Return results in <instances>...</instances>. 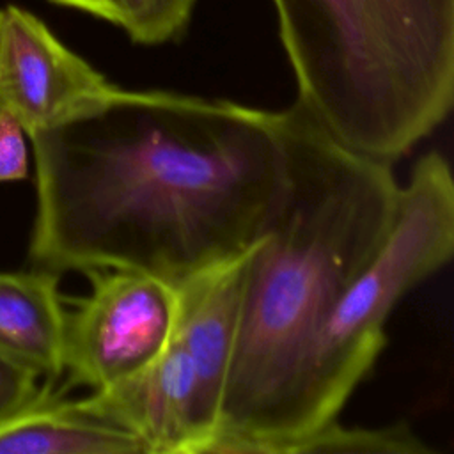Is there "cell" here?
<instances>
[{"label":"cell","mask_w":454,"mask_h":454,"mask_svg":"<svg viewBox=\"0 0 454 454\" xmlns=\"http://www.w3.org/2000/svg\"><path fill=\"white\" fill-rule=\"evenodd\" d=\"M0 454H147L128 429L92 413L44 383L20 411L0 422Z\"/></svg>","instance_id":"9c48e42d"},{"label":"cell","mask_w":454,"mask_h":454,"mask_svg":"<svg viewBox=\"0 0 454 454\" xmlns=\"http://www.w3.org/2000/svg\"><path fill=\"white\" fill-rule=\"evenodd\" d=\"M44 383L0 362V422L27 406Z\"/></svg>","instance_id":"4fadbf2b"},{"label":"cell","mask_w":454,"mask_h":454,"mask_svg":"<svg viewBox=\"0 0 454 454\" xmlns=\"http://www.w3.org/2000/svg\"><path fill=\"white\" fill-rule=\"evenodd\" d=\"M284 112L287 186L252 247L220 426L206 454L277 434L296 372L330 309L387 236L392 163L360 156L298 106Z\"/></svg>","instance_id":"7a4b0ae2"},{"label":"cell","mask_w":454,"mask_h":454,"mask_svg":"<svg viewBox=\"0 0 454 454\" xmlns=\"http://www.w3.org/2000/svg\"><path fill=\"white\" fill-rule=\"evenodd\" d=\"M28 176V137L21 124L0 112V183L23 181Z\"/></svg>","instance_id":"7c38bea8"},{"label":"cell","mask_w":454,"mask_h":454,"mask_svg":"<svg viewBox=\"0 0 454 454\" xmlns=\"http://www.w3.org/2000/svg\"><path fill=\"white\" fill-rule=\"evenodd\" d=\"M115 89L37 16L16 5L0 9V112L27 137L89 112Z\"/></svg>","instance_id":"8992f818"},{"label":"cell","mask_w":454,"mask_h":454,"mask_svg":"<svg viewBox=\"0 0 454 454\" xmlns=\"http://www.w3.org/2000/svg\"><path fill=\"white\" fill-rule=\"evenodd\" d=\"M53 2L89 12L92 16H98L105 21L117 25V7L114 0H53Z\"/></svg>","instance_id":"5bb4252c"},{"label":"cell","mask_w":454,"mask_h":454,"mask_svg":"<svg viewBox=\"0 0 454 454\" xmlns=\"http://www.w3.org/2000/svg\"><path fill=\"white\" fill-rule=\"evenodd\" d=\"M60 275L0 270V362L53 385L64 374L66 314Z\"/></svg>","instance_id":"ba28073f"},{"label":"cell","mask_w":454,"mask_h":454,"mask_svg":"<svg viewBox=\"0 0 454 454\" xmlns=\"http://www.w3.org/2000/svg\"><path fill=\"white\" fill-rule=\"evenodd\" d=\"M454 252V179L443 154L420 156L399 184L392 225L321 323L298 372L275 436L243 454H264L280 440L339 417L387 344L394 307L442 270Z\"/></svg>","instance_id":"277c9868"},{"label":"cell","mask_w":454,"mask_h":454,"mask_svg":"<svg viewBox=\"0 0 454 454\" xmlns=\"http://www.w3.org/2000/svg\"><path fill=\"white\" fill-rule=\"evenodd\" d=\"M90 293L66 314L64 374L90 392L147 367L168 344L176 317L170 282L138 270L87 275Z\"/></svg>","instance_id":"5b68a950"},{"label":"cell","mask_w":454,"mask_h":454,"mask_svg":"<svg viewBox=\"0 0 454 454\" xmlns=\"http://www.w3.org/2000/svg\"><path fill=\"white\" fill-rule=\"evenodd\" d=\"M30 266L138 270L170 284L262 238L287 186L284 112L117 87L28 135Z\"/></svg>","instance_id":"6da1fadb"},{"label":"cell","mask_w":454,"mask_h":454,"mask_svg":"<svg viewBox=\"0 0 454 454\" xmlns=\"http://www.w3.org/2000/svg\"><path fill=\"white\" fill-rule=\"evenodd\" d=\"M433 449L404 422L346 427L330 420L316 429L271 443L264 454H429Z\"/></svg>","instance_id":"30bf717a"},{"label":"cell","mask_w":454,"mask_h":454,"mask_svg":"<svg viewBox=\"0 0 454 454\" xmlns=\"http://www.w3.org/2000/svg\"><path fill=\"white\" fill-rule=\"evenodd\" d=\"M117 27L137 44L156 46L179 39L199 0H114Z\"/></svg>","instance_id":"8fae6325"},{"label":"cell","mask_w":454,"mask_h":454,"mask_svg":"<svg viewBox=\"0 0 454 454\" xmlns=\"http://www.w3.org/2000/svg\"><path fill=\"white\" fill-rule=\"evenodd\" d=\"M298 106L342 147L395 163L450 114L454 0H273Z\"/></svg>","instance_id":"3957f363"},{"label":"cell","mask_w":454,"mask_h":454,"mask_svg":"<svg viewBox=\"0 0 454 454\" xmlns=\"http://www.w3.org/2000/svg\"><path fill=\"white\" fill-rule=\"evenodd\" d=\"M80 401L133 433L147 454H206L222 415V399L172 339L140 372Z\"/></svg>","instance_id":"52a82bcc"}]
</instances>
